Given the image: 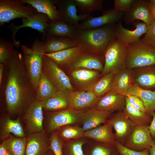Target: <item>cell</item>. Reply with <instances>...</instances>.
I'll return each instance as SVG.
<instances>
[{"label": "cell", "mask_w": 155, "mask_h": 155, "mask_svg": "<svg viewBox=\"0 0 155 155\" xmlns=\"http://www.w3.org/2000/svg\"><path fill=\"white\" fill-rule=\"evenodd\" d=\"M135 28L130 30L124 27L121 21L116 25L115 31L116 38L121 43L127 46L129 44L139 40L142 35L147 32L148 27L142 22L139 20L133 24Z\"/></svg>", "instance_id": "obj_16"}, {"label": "cell", "mask_w": 155, "mask_h": 155, "mask_svg": "<svg viewBox=\"0 0 155 155\" xmlns=\"http://www.w3.org/2000/svg\"><path fill=\"white\" fill-rule=\"evenodd\" d=\"M136 0H115L114 9L116 11L124 14L128 12Z\"/></svg>", "instance_id": "obj_43"}, {"label": "cell", "mask_w": 155, "mask_h": 155, "mask_svg": "<svg viewBox=\"0 0 155 155\" xmlns=\"http://www.w3.org/2000/svg\"><path fill=\"white\" fill-rule=\"evenodd\" d=\"M87 138L84 137L65 142L63 149V155H84L83 148L88 142Z\"/></svg>", "instance_id": "obj_39"}, {"label": "cell", "mask_w": 155, "mask_h": 155, "mask_svg": "<svg viewBox=\"0 0 155 155\" xmlns=\"http://www.w3.org/2000/svg\"><path fill=\"white\" fill-rule=\"evenodd\" d=\"M148 129L151 135L154 140H155V112L152 115V121L148 126Z\"/></svg>", "instance_id": "obj_47"}, {"label": "cell", "mask_w": 155, "mask_h": 155, "mask_svg": "<svg viewBox=\"0 0 155 155\" xmlns=\"http://www.w3.org/2000/svg\"><path fill=\"white\" fill-rule=\"evenodd\" d=\"M115 146L121 155H150L149 150L145 149L141 151L130 150L116 141Z\"/></svg>", "instance_id": "obj_45"}, {"label": "cell", "mask_w": 155, "mask_h": 155, "mask_svg": "<svg viewBox=\"0 0 155 155\" xmlns=\"http://www.w3.org/2000/svg\"><path fill=\"white\" fill-rule=\"evenodd\" d=\"M49 149L54 155H63V147L64 142L58 137L55 131L50 133L49 137Z\"/></svg>", "instance_id": "obj_42"}, {"label": "cell", "mask_w": 155, "mask_h": 155, "mask_svg": "<svg viewBox=\"0 0 155 155\" xmlns=\"http://www.w3.org/2000/svg\"><path fill=\"white\" fill-rule=\"evenodd\" d=\"M8 152L4 143L2 141L0 145V155H6Z\"/></svg>", "instance_id": "obj_48"}, {"label": "cell", "mask_w": 155, "mask_h": 155, "mask_svg": "<svg viewBox=\"0 0 155 155\" xmlns=\"http://www.w3.org/2000/svg\"><path fill=\"white\" fill-rule=\"evenodd\" d=\"M44 43V41L36 39L31 48L24 45L21 46L24 63L36 91L42 72Z\"/></svg>", "instance_id": "obj_3"}, {"label": "cell", "mask_w": 155, "mask_h": 155, "mask_svg": "<svg viewBox=\"0 0 155 155\" xmlns=\"http://www.w3.org/2000/svg\"><path fill=\"white\" fill-rule=\"evenodd\" d=\"M50 21L46 15L37 12L27 18H22V23L21 25L16 26L13 24H11L12 38L14 46L19 47L20 45V41H17L15 37L18 30L23 28L29 27L37 30L42 34L43 38L44 39L45 31Z\"/></svg>", "instance_id": "obj_14"}, {"label": "cell", "mask_w": 155, "mask_h": 155, "mask_svg": "<svg viewBox=\"0 0 155 155\" xmlns=\"http://www.w3.org/2000/svg\"><path fill=\"white\" fill-rule=\"evenodd\" d=\"M6 155H10V154H9V153L8 152L7 154Z\"/></svg>", "instance_id": "obj_54"}, {"label": "cell", "mask_w": 155, "mask_h": 155, "mask_svg": "<svg viewBox=\"0 0 155 155\" xmlns=\"http://www.w3.org/2000/svg\"><path fill=\"white\" fill-rule=\"evenodd\" d=\"M24 3L33 7L37 12L46 15L51 21L62 20L57 8L55 0H22Z\"/></svg>", "instance_id": "obj_28"}, {"label": "cell", "mask_w": 155, "mask_h": 155, "mask_svg": "<svg viewBox=\"0 0 155 155\" xmlns=\"http://www.w3.org/2000/svg\"><path fill=\"white\" fill-rule=\"evenodd\" d=\"M113 127L108 122L85 131L84 137L96 142L115 146Z\"/></svg>", "instance_id": "obj_24"}, {"label": "cell", "mask_w": 155, "mask_h": 155, "mask_svg": "<svg viewBox=\"0 0 155 155\" xmlns=\"http://www.w3.org/2000/svg\"><path fill=\"white\" fill-rule=\"evenodd\" d=\"M126 103L125 96L108 92L99 98L94 108L112 113L115 111H123Z\"/></svg>", "instance_id": "obj_23"}, {"label": "cell", "mask_w": 155, "mask_h": 155, "mask_svg": "<svg viewBox=\"0 0 155 155\" xmlns=\"http://www.w3.org/2000/svg\"><path fill=\"white\" fill-rule=\"evenodd\" d=\"M5 68V64L0 63V86H1L2 82Z\"/></svg>", "instance_id": "obj_49"}, {"label": "cell", "mask_w": 155, "mask_h": 155, "mask_svg": "<svg viewBox=\"0 0 155 155\" xmlns=\"http://www.w3.org/2000/svg\"><path fill=\"white\" fill-rule=\"evenodd\" d=\"M125 67L131 69L155 65V48L140 40L127 46Z\"/></svg>", "instance_id": "obj_4"}, {"label": "cell", "mask_w": 155, "mask_h": 155, "mask_svg": "<svg viewBox=\"0 0 155 155\" xmlns=\"http://www.w3.org/2000/svg\"><path fill=\"white\" fill-rule=\"evenodd\" d=\"M47 155H54L52 151L49 149Z\"/></svg>", "instance_id": "obj_52"}, {"label": "cell", "mask_w": 155, "mask_h": 155, "mask_svg": "<svg viewBox=\"0 0 155 155\" xmlns=\"http://www.w3.org/2000/svg\"><path fill=\"white\" fill-rule=\"evenodd\" d=\"M128 95H135L140 98L144 104L146 114L152 117L155 111V90L144 89L132 83L126 96Z\"/></svg>", "instance_id": "obj_29"}, {"label": "cell", "mask_w": 155, "mask_h": 155, "mask_svg": "<svg viewBox=\"0 0 155 155\" xmlns=\"http://www.w3.org/2000/svg\"><path fill=\"white\" fill-rule=\"evenodd\" d=\"M56 6L61 15L62 20L77 28L80 23L88 16L78 15L77 7L74 0H55Z\"/></svg>", "instance_id": "obj_19"}, {"label": "cell", "mask_w": 155, "mask_h": 155, "mask_svg": "<svg viewBox=\"0 0 155 155\" xmlns=\"http://www.w3.org/2000/svg\"><path fill=\"white\" fill-rule=\"evenodd\" d=\"M149 7L151 12L154 20L155 21V4L150 3L149 1Z\"/></svg>", "instance_id": "obj_50"}, {"label": "cell", "mask_w": 155, "mask_h": 155, "mask_svg": "<svg viewBox=\"0 0 155 155\" xmlns=\"http://www.w3.org/2000/svg\"><path fill=\"white\" fill-rule=\"evenodd\" d=\"M133 83L145 90H155V65L133 69Z\"/></svg>", "instance_id": "obj_22"}, {"label": "cell", "mask_w": 155, "mask_h": 155, "mask_svg": "<svg viewBox=\"0 0 155 155\" xmlns=\"http://www.w3.org/2000/svg\"><path fill=\"white\" fill-rule=\"evenodd\" d=\"M2 141L10 155H26L27 137H18L11 134Z\"/></svg>", "instance_id": "obj_36"}, {"label": "cell", "mask_w": 155, "mask_h": 155, "mask_svg": "<svg viewBox=\"0 0 155 155\" xmlns=\"http://www.w3.org/2000/svg\"><path fill=\"white\" fill-rule=\"evenodd\" d=\"M148 1L150 3L155 4V0H150Z\"/></svg>", "instance_id": "obj_53"}, {"label": "cell", "mask_w": 155, "mask_h": 155, "mask_svg": "<svg viewBox=\"0 0 155 155\" xmlns=\"http://www.w3.org/2000/svg\"><path fill=\"white\" fill-rule=\"evenodd\" d=\"M59 138L64 143L84 137L85 131L78 124L62 126L55 131Z\"/></svg>", "instance_id": "obj_35"}, {"label": "cell", "mask_w": 155, "mask_h": 155, "mask_svg": "<svg viewBox=\"0 0 155 155\" xmlns=\"http://www.w3.org/2000/svg\"><path fill=\"white\" fill-rule=\"evenodd\" d=\"M148 1L136 0L130 10L124 14L123 18L128 25L133 24L136 20H140L145 23L148 27L154 22L151 12Z\"/></svg>", "instance_id": "obj_15"}, {"label": "cell", "mask_w": 155, "mask_h": 155, "mask_svg": "<svg viewBox=\"0 0 155 155\" xmlns=\"http://www.w3.org/2000/svg\"><path fill=\"white\" fill-rule=\"evenodd\" d=\"M70 92L57 91L52 96L40 101L43 110L55 112L69 107Z\"/></svg>", "instance_id": "obj_27"}, {"label": "cell", "mask_w": 155, "mask_h": 155, "mask_svg": "<svg viewBox=\"0 0 155 155\" xmlns=\"http://www.w3.org/2000/svg\"><path fill=\"white\" fill-rule=\"evenodd\" d=\"M116 24L90 30L78 29L74 40L83 49L98 55H104L109 42L116 38Z\"/></svg>", "instance_id": "obj_2"}, {"label": "cell", "mask_w": 155, "mask_h": 155, "mask_svg": "<svg viewBox=\"0 0 155 155\" xmlns=\"http://www.w3.org/2000/svg\"><path fill=\"white\" fill-rule=\"evenodd\" d=\"M99 99L92 90L73 91L70 93L69 108L78 111L94 108Z\"/></svg>", "instance_id": "obj_17"}, {"label": "cell", "mask_w": 155, "mask_h": 155, "mask_svg": "<svg viewBox=\"0 0 155 155\" xmlns=\"http://www.w3.org/2000/svg\"><path fill=\"white\" fill-rule=\"evenodd\" d=\"M87 147L84 155H121L115 146L94 141Z\"/></svg>", "instance_id": "obj_37"}, {"label": "cell", "mask_w": 155, "mask_h": 155, "mask_svg": "<svg viewBox=\"0 0 155 155\" xmlns=\"http://www.w3.org/2000/svg\"><path fill=\"white\" fill-rule=\"evenodd\" d=\"M17 137H25V135L19 118L13 120L6 115L0 121V139L2 141L11 134Z\"/></svg>", "instance_id": "obj_30"}, {"label": "cell", "mask_w": 155, "mask_h": 155, "mask_svg": "<svg viewBox=\"0 0 155 155\" xmlns=\"http://www.w3.org/2000/svg\"><path fill=\"white\" fill-rule=\"evenodd\" d=\"M42 70L57 91L70 92L74 91L68 76L52 59L44 53L42 60Z\"/></svg>", "instance_id": "obj_8"}, {"label": "cell", "mask_w": 155, "mask_h": 155, "mask_svg": "<svg viewBox=\"0 0 155 155\" xmlns=\"http://www.w3.org/2000/svg\"><path fill=\"white\" fill-rule=\"evenodd\" d=\"M14 46L13 42L0 37V63H6L14 52Z\"/></svg>", "instance_id": "obj_41"}, {"label": "cell", "mask_w": 155, "mask_h": 155, "mask_svg": "<svg viewBox=\"0 0 155 155\" xmlns=\"http://www.w3.org/2000/svg\"><path fill=\"white\" fill-rule=\"evenodd\" d=\"M140 40L155 48V21L148 27L147 32Z\"/></svg>", "instance_id": "obj_44"}, {"label": "cell", "mask_w": 155, "mask_h": 155, "mask_svg": "<svg viewBox=\"0 0 155 155\" xmlns=\"http://www.w3.org/2000/svg\"><path fill=\"white\" fill-rule=\"evenodd\" d=\"M124 14L118 12L113 9L104 10L102 14L97 17L90 15L79 24L78 28L81 30L92 29L108 25L117 24L121 22Z\"/></svg>", "instance_id": "obj_11"}, {"label": "cell", "mask_w": 155, "mask_h": 155, "mask_svg": "<svg viewBox=\"0 0 155 155\" xmlns=\"http://www.w3.org/2000/svg\"><path fill=\"white\" fill-rule=\"evenodd\" d=\"M78 29L75 26L60 20L49 22L45 32L44 39L48 36L65 37L74 39Z\"/></svg>", "instance_id": "obj_25"}, {"label": "cell", "mask_w": 155, "mask_h": 155, "mask_svg": "<svg viewBox=\"0 0 155 155\" xmlns=\"http://www.w3.org/2000/svg\"><path fill=\"white\" fill-rule=\"evenodd\" d=\"M49 150V137L46 132L29 135L27 137L26 155H47Z\"/></svg>", "instance_id": "obj_20"}, {"label": "cell", "mask_w": 155, "mask_h": 155, "mask_svg": "<svg viewBox=\"0 0 155 155\" xmlns=\"http://www.w3.org/2000/svg\"><path fill=\"white\" fill-rule=\"evenodd\" d=\"M82 49L79 45L51 53L44 54L52 59L61 69L69 65L78 56Z\"/></svg>", "instance_id": "obj_32"}, {"label": "cell", "mask_w": 155, "mask_h": 155, "mask_svg": "<svg viewBox=\"0 0 155 155\" xmlns=\"http://www.w3.org/2000/svg\"><path fill=\"white\" fill-rule=\"evenodd\" d=\"M22 0H0V25L15 19L27 18L37 12L31 5Z\"/></svg>", "instance_id": "obj_7"}, {"label": "cell", "mask_w": 155, "mask_h": 155, "mask_svg": "<svg viewBox=\"0 0 155 155\" xmlns=\"http://www.w3.org/2000/svg\"><path fill=\"white\" fill-rule=\"evenodd\" d=\"M0 88L8 115H23L29 105L36 100V91L24 64L23 55L14 50L5 64Z\"/></svg>", "instance_id": "obj_1"}, {"label": "cell", "mask_w": 155, "mask_h": 155, "mask_svg": "<svg viewBox=\"0 0 155 155\" xmlns=\"http://www.w3.org/2000/svg\"><path fill=\"white\" fill-rule=\"evenodd\" d=\"M104 55H98L82 49L78 56L64 68L70 70L84 68L101 71V73L104 68Z\"/></svg>", "instance_id": "obj_13"}, {"label": "cell", "mask_w": 155, "mask_h": 155, "mask_svg": "<svg viewBox=\"0 0 155 155\" xmlns=\"http://www.w3.org/2000/svg\"><path fill=\"white\" fill-rule=\"evenodd\" d=\"M45 38L43 47L44 54L54 53L78 45L73 39L67 37L51 36Z\"/></svg>", "instance_id": "obj_31"}, {"label": "cell", "mask_w": 155, "mask_h": 155, "mask_svg": "<svg viewBox=\"0 0 155 155\" xmlns=\"http://www.w3.org/2000/svg\"><path fill=\"white\" fill-rule=\"evenodd\" d=\"M125 96L132 106L146 113L144 104L142 100L138 96L134 95H127Z\"/></svg>", "instance_id": "obj_46"}, {"label": "cell", "mask_w": 155, "mask_h": 155, "mask_svg": "<svg viewBox=\"0 0 155 155\" xmlns=\"http://www.w3.org/2000/svg\"><path fill=\"white\" fill-rule=\"evenodd\" d=\"M148 126H135L123 146L130 150L137 151L145 149L150 150L154 140L151 135Z\"/></svg>", "instance_id": "obj_10"}, {"label": "cell", "mask_w": 155, "mask_h": 155, "mask_svg": "<svg viewBox=\"0 0 155 155\" xmlns=\"http://www.w3.org/2000/svg\"><path fill=\"white\" fill-rule=\"evenodd\" d=\"M43 110L40 101L36 100L29 105L23 115L28 135L46 132Z\"/></svg>", "instance_id": "obj_9"}, {"label": "cell", "mask_w": 155, "mask_h": 155, "mask_svg": "<svg viewBox=\"0 0 155 155\" xmlns=\"http://www.w3.org/2000/svg\"><path fill=\"white\" fill-rule=\"evenodd\" d=\"M127 46L116 38L108 44L104 52V67L101 77L113 72L116 73L125 67Z\"/></svg>", "instance_id": "obj_5"}, {"label": "cell", "mask_w": 155, "mask_h": 155, "mask_svg": "<svg viewBox=\"0 0 155 155\" xmlns=\"http://www.w3.org/2000/svg\"><path fill=\"white\" fill-rule=\"evenodd\" d=\"M126 103L123 111L127 117L133 122L135 126H149L152 117L146 113L132 106L128 102L126 97Z\"/></svg>", "instance_id": "obj_33"}, {"label": "cell", "mask_w": 155, "mask_h": 155, "mask_svg": "<svg viewBox=\"0 0 155 155\" xmlns=\"http://www.w3.org/2000/svg\"><path fill=\"white\" fill-rule=\"evenodd\" d=\"M57 91L56 88L42 72L36 91V100L42 101L52 96Z\"/></svg>", "instance_id": "obj_34"}, {"label": "cell", "mask_w": 155, "mask_h": 155, "mask_svg": "<svg viewBox=\"0 0 155 155\" xmlns=\"http://www.w3.org/2000/svg\"><path fill=\"white\" fill-rule=\"evenodd\" d=\"M150 155H155V140L154 143L149 150Z\"/></svg>", "instance_id": "obj_51"}, {"label": "cell", "mask_w": 155, "mask_h": 155, "mask_svg": "<svg viewBox=\"0 0 155 155\" xmlns=\"http://www.w3.org/2000/svg\"><path fill=\"white\" fill-rule=\"evenodd\" d=\"M133 69L126 67L115 73L110 92L125 96L128 89L133 83Z\"/></svg>", "instance_id": "obj_26"}, {"label": "cell", "mask_w": 155, "mask_h": 155, "mask_svg": "<svg viewBox=\"0 0 155 155\" xmlns=\"http://www.w3.org/2000/svg\"><path fill=\"white\" fill-rule=\"evenodd\" d=\"M80 14L88 16L90 13L101 10L102 0H74Z\"/></svg>", "instance_id": "obj_40"}, {"label": "cell", "mask_w": 155, "mask_h": 155, "mask_svg": "<svg viewBox=\"0 0 155 155\" xmlns=\"http://www.w3.org/2000/svg\"><path fill=\"white\" fill-rule=\"evenodd\" d=\"M107 122L111 124L115 131L116 140L123 145L135 126L123 111L112 113Z\"/></svg>", "instance_id": "obj_12"}, {"label": "cell", "mask_w": 155, "mask_h": 155, "mask_svg": "<svg viewBox=\"0 0 155 155\" xmlns=\"http://www.w3.org/2000/svg\"><path fill=\"white\" fill-rule=\"evenodd\" d=\"M112 113L93 108L84 110L80 121L82 127L85 131L104 124Z\"/></svg>", "instance_id": "obj_21"}, {"label": "cell", "mask_w": 155, "mask_h": 155, "mask_svg": "<svg viewBox=\"0 0 155 155\" xmlns=\"http://www.w3.org/2000/svg\"><path fill=\"white\" fill-rule=\"evenodd\" d=\"M115 73L111 72L101 77L94 85L92 91L100 98L111 90Z\"/></svg>", "instance_id": "obj_38"}, {"label": "cell", "mask_w": 155, "mask_h": 155, "mask_svg": "<svg viewBox=\"0 0 155 155\" xmlns=\"http://www.w3.org/2000/svg\"><path fill=\"white\" fill-rule=\"evenodd\" d=\"M71 75L80 90L90 91L101 77L96 71L84 68L71 70Z\"/></svg>", "instance_id": "obj_18"}, {"label": "cell", "mask_w": 155, "mask_h": 155, "mask_svg": "<svg viewBox=\"0 0 155 155\" xmlns=\"http://www.w3.org/2000/svg\"><path fill=\"white\" fill-rule=\"evenodd\" d=\"M84 111H76L69 108L57 111L45 112L44 115L46 131L50 133L66 125L80 124Z\"/></svg>", "instance_id": "obj_6"}]
</instances>
